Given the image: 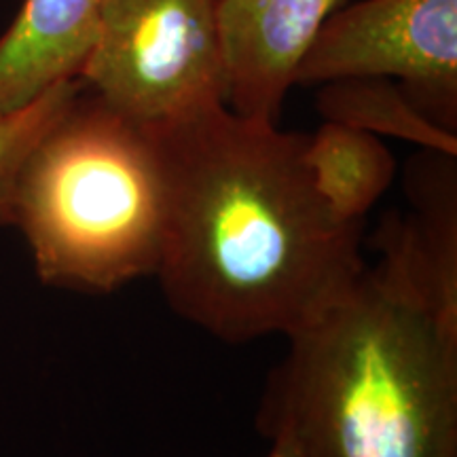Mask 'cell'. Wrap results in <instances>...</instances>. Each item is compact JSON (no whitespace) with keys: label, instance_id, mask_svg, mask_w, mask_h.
<instances>
[{"label":"cell","instance_id":"obj_3","mask_svg":"<svg viewBox=\"0 0 457 457\" xmlns=\"http://www.w3.org/2000/svg\"><path fill=\"white\" fill-rule=\"evenodd\" d=\"M11 227L49 288L112 295L155 276L165 187L146 125L83 85L21 163Z\"/></svg>","mask_w":457,"mask_h":457},{"label":"cell","instance_id":"obj_7","mask_svg":"<svg viewBox=\"0 0 457 457\" xmlns=\"http://www.w3.org/2000/svg\"><path fill=\"white\" fill-rule=\"evenodd\" d=\"M104 0H24L0 34V117L79 79Z\"/></svg>","mask_w":457,"mask_h":457},{"label":"cell","instance_id":"obj_1","mask_svg":"<svg viewBox=\"0 0 457 457\" xmlns=\"http://www.w3.org/2000/svg\"><path fill=\"white\" fill-rule=\"evenodd\" d=\"M146 128L165 187L155 278L193 327L231 345L290 337L367 267L364 222L320 197L307 134L225 104Z\"/></svg>","mask_w":457,"mask_h":457},{"label":"cell","instance_id":"obj_11","mask_svg":"<svg viewBox=\"0 0 457 457\" xmlns=\"http://www.w3.org/2000/svg\"><path fill=\"white\" fill-rule=\"evenodd\" d=\"M267 457H286V455H282V453H279V451H273V449H271V453H270V455H267Z\"/></svg>","mask_w":457,"mask_h":457},{"label":"cell","instance_id":"obj_10","mask_svg":"<svg viewBox=\"0 0 457 457\" xmlns=\"http://www.w3.org/2000/svg\"><path fill=\"white\" fill-rule=\"evenodd\" d=\"M81 79H68L49 87L30 104L0 117V227L13 225L17 174L28 153L81 94Z\"/></svg>","mask_w":457,"mask_h":457},{"label":"cell","instance_id":"obj_2","mask_svg":"<svg viewBox=\"0 0 457 457\" xmlns=\"http://www.w3.org/2000/svg\"><path fill=\"white\" fill-rule=\"evenodd\" d=\"M288 339L256 428L286 457H457V307L379 254Z\"/></svg>","mask_w":457,"mask_h":457},{"label":"cell","instance_id":"obj_4","mask_svg":"<svg viewBox=\"0 0 457 457\" xmlns=\"http://www.w3.org/2000/svg\"><path fill=\"white\" fill-rule=\"evenodd\" d=\"M220 3L104 0L79 79L145 125L225 104Z\"/></svg>","mask_w":457,"mask_h":457},{"label":"cell","instance_id":"obj_8","mask_svg":"<svg viewBox=\"0 0 457 457\" xmlns=\"http://www.w3.org/2000/svg\"><path fill=\"white\" fill-rule=\"evenodd\" d=\"M305 163L320 197L352 222H364L396 179V159L379 136L333 121L307 136Z\"/></svg>","mask_w":457,"mask_h":457},{"label":"cell","instance_id":"obj_5","mask_svg":"<svg viewBox=\"0 0 457 457\" xmlns=\"http://www.w3.org/2000/svg\"><path fill=\"white\" fill-rule=\"evenodd\" d=\"M394 79L415 106L457 134V0H360L327 20L295 85Z\"/></svg>","mask_w":457,"mask_h":457},{"label":"cell","instance_id":"obj_6","mask_svg":"<svg viewBox=\"0 0 457 457\" xmlns=\"http://www.w3.org/2000/svg\"><path fill=\"white\" fill-rule=\"evenodd\" d=\"M339 0H222L225 106L278 123L318 32Z\"/></svg>","mask_w":457,"mask_h":457},{"label":"cell","instance_id":"obj_9","mask_svg":"<svg viewBox=\"0 0 457 457\" xmlns=\"http://www.w3.org/2000/svg\"><path fill=\"white\" fill-rule=\"evenodd\" d=\"M316 108L324 121L457 155V134L428 119L394 79L343 77L320 83Z\"/></svg>","mask_w":457,"mask_h":457}]
</instances>
